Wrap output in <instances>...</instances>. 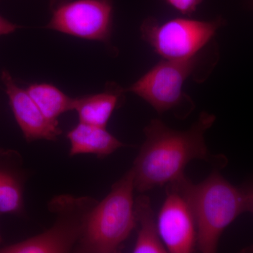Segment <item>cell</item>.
<instances>
[{
	"instance_id": "cell-3",
	"label": "cell",
	"mask_w": 253,
	"mask_h": 253,
	"mask_svg": "<svg viewBox=\"0 0 253 253\" xmlns=\"http://www.w3.org/2000/svg\"><path fill=\"white\" fill-rule=\"evenodd\" d=\"M134 172L131 168L96 205L85 234L74 250L78 253H117L136 227Z\"/></svg>"
},
{
	"instance_id": "cell-12",
	"label": "cell",
	"mask_w": 253,
	"mask_h": 253,
	"mask_svg": "<svg viewBox=\"0 0 253 253\" xmlns=\"http://www.w3.org/2000/svg\"><path fill=\"white\" fill-rule=\"evenodd\" d=\"M124 93L125 89L111 84L102 92L75 98L73 111L79 122L106 127Z\"/></svg>"
},
{
	"instance_id": "cell-5",
	"label": "cell",
	"mask_w": 253,
	"mask_h": 253,
	"mask_svg": "<svg viewBox=\"0 0 253 253\" xmlns=\"http://www.w3.org/2000/svg\"><path fill=\"white\" fill-rule=\"evenodd\" d=\"M222 24L221 19L201 21L176 18L161 23L147 18L140 30L142 39L165 59L181 60L196 56Z\"/></svg>"
},
{
	"instance_id": "cell-16",
	"label": "cell",
	"mask_w": 253,
	"mask_h": 253,
	"mask_svg": "<svg viewBox=\"0 0 253 253\" xmlns=\"http://www.w3.org/2000/svg\"><path fill=\"white\" fill-rule=\"evenodd\" d=\"M241 188L244 196L245 212L251 213L253 215V179L245 183Z\"/></svg>"
},
{
	"instance_id": "cell-10",
	"label": "cell",
	"mask_w": 253,
	"mask_h": 253,
	"mask_svg": "<svg viewBox=\"0 0 253 253\" xmlns=\"http://www.w3.org/2000/svg\"><path fill=\"white\" fill-rule=\"evenodd\" d=\"M30 175L22 155L0 146V216L24 215L25 190Z\"/></svg>"
},
{
	"instance_id": "cell-15",
	"label": "cell",
	"mask_w": 253,
	"mask_h": 253,
	"mask_svg": "<svg viewBox=\"0 0 253 253\" xmlns=\"http://www.w3.org/2000/svg\"><path fill=\"white\" fill-rule=\"evenodd\" d=\"M175 9L182 14H191L196 9L202 0H167Z\"/></svg>"
},
{
	"instance_id": "cell-14",
	"label": "cell",
	"mask_w": 253,
	"mask_h": 253,
	"mask_svg": "<svg viewBox=\"0 0 253 253\" xmlns=\"http://www.w3.org/2000/svg\"><path fill=\"white\" fill-rule=\"evenodd\" d=\"M26 89L45 117L53 122L59 123L60 116L74 109L75 98L53 84L37 83Z\"/></svg>"
},
{
	"instance_id": "cell-6",
	"label": "cell",
	"mask_w": 253,
	"mask_h": 253,
	"mask_svg": "<svg viewBox=\"0 0 253 253\" xmlns=\"http://www.w3.org/2000/svg\"><path fill=\"white\" fill-rule=\"evenodd\" d=\"M198 61L197 56L186 59L163 60L125 91L137 95L160 114L178 111L186 104L193 107L192 100L183 92L182 87L194 73Z\"/></svg>"
},
{
	"instance_id": "cell-18",
	"label": "cell",
	"mask_w": 253,
	"mask_h": 253,
	"mask_svg": "<svg viewBox=\"0 0 253 253\" xmlns=\"http://www.w3.org/2000/svg\"><path fill=\"white\" fill-rule=\"evenodd\" d=\"M2 236H1V232H0V248H1V246H2V245H1L2 244Z\"/></svg>"
},
{
	"instance_id": "cell-4",
	"label": "cell",
	"mask_w": 253,
	"mask_h": 253,
	"mask_svg": "<svg viewBox=\"0 0 253 253\" xmlns=\"http://www.w3.org/2000/svg\"><path fill=\"white\" fill-rule=\"evenodd\" d=\"M98 203L89 196H55L47 204L48 211L54 215L51 227L16 244L1 246L0 253H74Z\"/></svg>"
},
{
	"instance_id": "cell-7",
	"label": "cell",
	"mask_w": 253,
	"mask_h": 253,
	"mask_svg": "<svg viewBox=\"0 0 253 253\" xmlns=\"http://www.w3.org/2000/svg\"><path fill=\"white\" fill-rule=\"evenodd\" d=\"M46 28L83 39L110 41L113 6L109 0H51Z\"/></svg>"
},
{
	"instance_id": "cell-13",
	"label": "cell",
	"mask_w": 253,
	"mask_h": 253,
	"mask_svg": "<svg viewBox=\"0 0 253 253\" xmlns=\"http://www.w3.org/2000/svg\"><path fill=\"white\" fill-rule=\"evenodd\" d=\"M134 214L139 229L132 253H168L160 236L157 219L149 196L141 194L134 199Z\"/></svg>"
},
{
	"instance_id": "cell-11",
	"label": "cell",
	"mask_w": 253,
	"mask_h": 253,
	"mask_svg": "<svg viewBox=\"0 0 253 253\" xmlns=\"http://www.w3.org/2000/svg\"><path fill=\"white\" fill-rule=\"evenodd\" d=\"M67 138L71 146V157L91 154L104 159L126 146L111 134L106 127L81 122L68 131Z\"/></svg>"
},
{
	"instance_id": "cell-1",
	"label": "cell",
	"mask_w": 253,
	"mask_h": 253,
	"mask_svg": "<svg viewBox=\"0 0 253 253\" xmlns=\"http://www.w3.org/2000/svg\"><path fill=\"white\" fill-rule=\"evenodd\" d=\"M215 121V116L206 112L187 130L171 129L161 120L154 119L144 128L145 140L131 169L134 188L140 194L184 178V169L194 160H201L224 168L228 160L213 155L205 141L206 131Z\"/></svg>"
},
{
	"instance_id": "cell-17",
	"label": "cell",
	"mask_w": 253,
	"mask_h": 253,
	"mask_svg": "<svg viewBox=\"0 0 253 253\" xmlns=\"http://www.w3.org/2000/svg\"><path fill=\"white\" fill-rule=\"evenodd\" d=\"M21 28V26L10 22L7 19L0 15V36L11 34Z\"/></svg>"
},
{
	"instance_id": "cell-9",
	"label": "cell",
	"mask_w": 253,
	"mask_h": 253,
	"mask_svg": "<svg viewBox=\"0 0 253 253\" xmlns=\"http://www.w3.org/2000/svg\"><path fill=\"white\" fill-rule=\"evenodd\" d=\"M1 79L15 119L27 143L56 141L62 134L59 123L53 122L45 117L26 89L15 83L9 71L4 70Z\"/></svg>"
},
{
	"instance_id": "cell-8",
	"label": "cell",
	"mask_w": 253,
	"mask_h": 253,
	"mask_svg": "<svg viewBox=\"0 0 253 253\" xmlns=\"http://www.w3.org/2000/svg\"><path fill=\"white\" fill-rule=\"evenodd\" d=\"M166 186V200L157 218L160 236L168 252H194L197 231L192 209L177 181Z\"/></svg>"
},
{
	"instance_id": "cell-2",
	"label": "cell",
	"mask_w": 253,
	"mask_h": 253,
	"mask_svg": "<svg viewBox=\"0 0 253 253\" xmlns=\"http://www.w3.org/2000/svg\"><path fill=\"white\" fill-rule=\"evenodd\" d=\"M177 181L194 213L196 250L203 253L217 252L223 231L245 212L241 186L233 185L217 169L199 184H193L186 176Z\"/></svg>"
}]
</instances>
